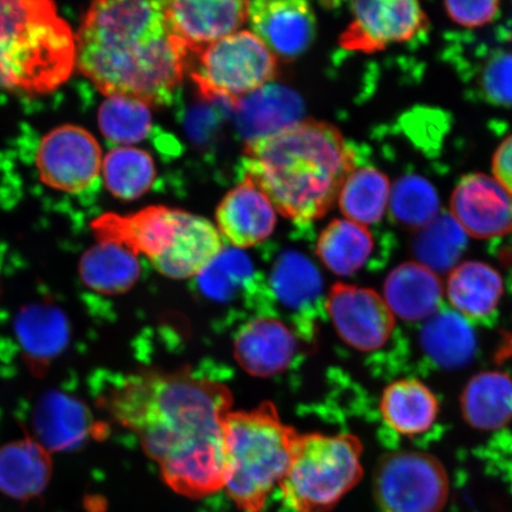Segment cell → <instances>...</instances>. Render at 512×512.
Segmentation results:
<instances>
[{"label": "cell", "mask_w": 512, "mask_h": 512, "mask_svg": "<svg viewBox=\"0 0 512 512\" xmlns=\"http://www.w3.org/2000/svg\"><path fill=\"white\" fill-rule=\"evenodd\" d=\"M99 405L139 440L179 495L203 498L224 489V420L233 394L189 369H146L114 383Z\"/></svg>", "instance_id": "cell-1"}, {"label": "cell", "mask_w": 512, "mask_h": 512, "mask_svg": "<svg viewBox=\"0 0 512 512\" xmlns=\"http://www.w3.org/2000/svg\"><path fill=\"white\" fill-rule=\"evenodd\" d=\"M75 38L76 67L107 98L169 105L187 72L189 51L169 29L165 2L93 3Z\"/></svg>", "instance_id": "cell-2"}, {"label": "cell", "mask_w": 512, "mask_h": 512, "mask_svg": "<svg viewBox=\"0 0 512 512\" xmlns=\"http://www.w3.org/2000/svg\"><path fill=\"white\" fill-rule=\"evenodd\" d=\"M357 166V152L343 134L310 119L247 143L241 174L281 215L306 224L328 213Z\"/></svg>", "instance_id": "cell-3"}, {"label": "cell", "mask_w": 512, "mask_h": 512, "mask_svg": "<svg viewBox=\"0 0 512 512\" xmlns=\"http://www.w3.org/2000/svg\"><path fill=\"white\" fill-rule=\"evenodd\" d=\"M76 67V38L47 0H0V88L55 91Z\"/></svg>", "instance_id": "cell-4"}, {"label": "cell", "mask_w": 512, "mask_h": 512, "mask_svg": "<svg viewBox=\"0 0 512 512\" xmlns=\"http://www.w3.org/2000/svg\"><path fill=\"white\" fill-rule=\"evenodd\" d=\"M299 433L281 420L272 402L232 411L224 420L226 489L243 512H260L290 466Z\"/></svg>", "instance_id": "cell-5"}, {"label": "cell", "mask_w": 512, "mask_h": 512, "mask_svg": "<svg viewBox=\"0 0 512 512\" xmlns=\"http://www.w3.org/2000/svg\"><path fill=\"white\" fill-rule=\"evenodd\" d=\"M363 446L352 434L298 435L290 466L279 484L296 512H326L360 483Z\"/></svg>", "instance_id": "cell-6"}, {"label": "cell", "mask_w": 512, "mask_h": 512, "mask_svg": "<svg viewBox=\"0 0 512 512\" xmlns=\"http://www.w3.org/2000/svg\"><path fill=\"white\" fill-rule=\"evenodd\" d=\"M202 98L228 111L278 75V57L251 31H239L188 56Z\"/></svg>", "instance_id": "cell-7"}, {"label": "cell", "mask_w": 512, "mask_h": 512, "mask_svg": "<svg viewBox=\"0 0 512 512\" xmlns=\"http://www.w3.org/2000/svg\"><path fill=\"white\" fill-rule=\"evenodd\" d=\"M450 494L447 472L425 452L386 454L374 475V496L382 512H441Z\"/></svg>", "instance_id": "cell-8"}, {"label": "cell", "mask_w": 512, "mask_h": 512, "mask_svg": "<svg viewBox=\"0 0 512 512\" xmlns=\"http://www.w3.org/2000/svg\"><path fill=\"white\" fill-rule=\"evenodd\" d=\"M36 165L49 188L78 194L98 181L102 169L101 147L93 134L75 125H62L44 136Z\"/></svg>", "instance_id": "cell-9"}, {"label": "cell", "mask_w": 512, "mask_h": 512, "mask_svg": "<svg viewBox=\"0 0 512 512\" xmlns=\"http://www.w3.org/2000/svg\"><path fill=\"white\" fill-rule=\"evenodd\" d=\"M326 310L338 336L357 351L381 349L395 328L386 300L371 288L337 283L330 288Z\"/></svg>", "instance_id": "cell-10"}, {"label": "cell", "mask_w": 512, "mask_h": 512, "mask_svg": "<svg viewBox=\"0 0 512 512\" xmlns=\"http://www.w3.org/2000/svg\"><path fill=\"white\" fill-rule=\"evenodd\" d=\"M352 21L341 36L345 49L375 53L412 40L427 27V16L413 0H367L350 4Z\"/></svg>", "instance_id": "cell-11"}, {"label": "cell", "mask_w": 512, "mask_h": 512, "mask_svg": "<svg viewBox=\"0 0 512 512\" xmlns=\"http://www.w3.org/2000/svg\"><path fill=\"white\" fill-rule=\"evenodd\" d=\"M451 207L454 219L473 238H499L512 230V195L494 177H464L453 192Z\"/></svg>", "instance_id": "cell-12"}, {"label": "cell", "mask_w": 512, "mask_h": 512, "mask_svg": "<svg viewBox=\"0 0 512 512\" xmlns=\"http://www.w3.org/2000/svg\"><path fill=\"white\" fill-rule=\"evenodd\" d=\"M248 18L254 34L281 59L302 55L316 35L315 12L303 0L249 2Z\"/></svg>", "instance_id": "cell-13"}, {"label": "cell", "mask_w": 512, "mask_h": 512, "mask_svg": "<svg viewBox=\"0 0 512 512\" xmlns=\"http://www.w3.org/2000/svg\"><path fill=\"white\" fill-rule=\"evenodd\" d=\"M249 2H165L169 29L187 47L189 54L235 34L248 19Z\"/></svg>", "instance_id": "cell-14"}, {"label": "cell", "mask_w": 512, "mask_h": 512, "mask_svg": "<svg viewBox=\"0 0 512 512\" xmlns=\"http://www.w3.org/2000/svg\"><path fill=\"white\" fill-rule=\"evenodd\" d=\"M178 209L164 206L145 208L131 215L106 214L92 224L98 241L123 243L136 254L155 262L168 252L175 239Z\"/></svg>", "instance_id": "cell-15"}, {"label": "cell", "mask_w": 512, "mask_h": 512, "mask_svg": "<svg viewBox=\"0 0 512 512\" xmlns=\"http://www.w3.org/2000/svg\"><path fill=\"white\" fill-rule=\"evenodd\" d=\"M273 203L249 178L224 196L216 211L219 232L230 245H259L273 233L277 215Z\"/></svg>", "instance_id": "cell-16"}, {"label": "cell", "mask_w": 512, "mask_h": 512, "mask_svg": "<svg viewBox=\"0 0 512 512\" xmlns=\"http://www.w3.org/2000/svg\"><path fill=\"white\" fill-rule=\"evenodd\" d=\"M223 248L222 235L213 223L178 210L175 239L168 252L152 265L165 277L195 278L206 270Z\"/></svg>", "instance_id": "cell-17"}, {"label": "cell", "mask_w": 512, "mask_h": 512, "mask_svg": "<svg viewBox=\"0 0 512 512\" xmlns=\"http://www.w3.org/2000/svg\"><path fill=\"white\" fill-rule=\"evenodd\" d=\"M235 358L248 374L270 377L283 373L296 357L293 332L275 318H259L246 324L235 339Z\"/></svg>", "instance_id": "cell-18"}, {"label": "cell", "mask_w": 512, "mask_h": 512, "mask_svg": "<svg viewBox=\"0 0 512 512\" xmlns=\"http://www.w3.org/2000/svg\"><path fill=\"white\" fill-rule=\"evenodd\" d=\"M234 113L240 136L249 143L300 123L304 102L290 88L266 85L240 99Z\"/></svg>", "instance_id": "cell-19"}, {"label": "cell", "mask_w": 512, "mask_h": 512, "mask_svg": "<svg viewBox=\"0 0 512 512\" xmlns=\"http://www.w3.org/2000/svg\"><path fill=\"white\" fill-rule=\"evenodd\" d=\"M444 286L438 274L419 262H406L388 275L384 300L394 316L406 322H420L438 312Z\"/></svg>", "instance_id": "cell-20"}, {"label": "cell", "mask_w": 512, "mask_h": 512, "mask_svg": "<svg viewBox=\"0 0 512 512\" xmlns=\"http://www.w3.org/2000/svg\"><path fill=\"white\" fill-rule=\"evenodd\" d=\"M53 464L47 448L32 440H21L0 448V492L16 499L43 494L50 482Z\"/></svg>", "instance_id": "cell-21"}, {"label": "cell", "mask_w": 512, "mask_h": 512, "mask_svg": "<svg viewBox=\"0 0 512 512\" xmlns=\"http://www.w3.org/2000/svg\"><path fill=\"white\" fill-rule=\"evenodd\" d=\"M80 277L87 287L104 296L130 291L142 273L138 254L123 243L98 241L82 255Z\"/></svg>", "instance_id": "cell-22"}, {"label": "cell", "mask_w": 512, "mask_h": 512, "mask_svg": "<svg viewBox=\"0 0 512 512\" xmlns=\"http://www.w3.org/2000/svg\"><path fill=\"white\" fill-rule=\"evenodd\" d=\"M382 418L395 432L416 437L430 430L439 416L437 396L418 380H400L384 389Z\"/></svg>", "instance_id": "cell-23"}, {"label": "cell", "mask_w": 512, "mask_h": 512, "mask_svg": "<svg viewBox=\"0 0 512 512\" xmlns=\"http://www.w3.org/2000/svg\"><path fill=\"white\" fill-rule=\"evenodd\" d=\"M422 350L435 366L445 370L463 369L477 351L475 330L456 311H438L427 319L420 334Z\"/></svg>", "instance_id": "cell-24"}, {"label": "cell", "mask_w": 512, "mask_h": 512, "mask_svg": "<svg viewBox=\"0 0 512 512\" xmlns=\"http://www.w3.org/2000/svg\"><path fill=\"white\" fill-rule=\"evenodd\" d=\"M460 406L466 424L496 431L512 421V379L502 371H483L467 382Z\"/></svg>", "instance_id": "cell-25"}, {"label": "cell", "mask_w": 512, "mask_h": 512, "mask_svg": "<svg viewBox=\"0 0 512 512\" xmlns=\"http://www.w3.org/2000/svg\"><path fill=\"white\" fill-rule=\"evenodd\" d=\"M446 292L463 317L484 318L497 309L504 292L501 274L484 262L466 261L450 273Z\"/></svg>", "instance_id": "cell-26"}, {"label": "cell", "mask_w": 512, "mask_h": 512, "mask_svg": "<svg viewBox=\"0 0 512 512\" xmlns=\"http://www.w3.org/2000/svg\"><path fill=\"white\" fill-rule=\"evenodd\" d=\"M374 248V236L366 226L334 220L320 234L316 252L328 270L349 277L368 264Z\"/></svg>", "instance_id": "cell-27"}, {"label": "cell", "mask_w": 512, "mask_h": 512, "mask_svg": "<svg viewBox=\"0 0 512 512\" xmlns=\"http://www.w3.org/2000/svg\"><path fill=\"white\" fill-rule=\"evenodd\" d=\"M469 235L452 214L441 213L418 230L413 240L416 262L435 274L452 272L467 247Z\"/></svg>", "instance_id": "cell-28"}, {"label": "cell", "mask_w": 512, "mask_h": 512, "mask_svg": "<svg viewBox=\"0 0 512 512\" xmlns=\"http://www.w3.org/2000/svg\"><path fill=\"white\" fill-rule=\"evenodd\" d=\"M390 184L381 171L363 166L351 172L338 195L339 208L349 221L369 226L379 222L386 213Z\"/></svg>", "instance_id": "cell-29"}, {"label": "cell", "mask_w": 512, "mask_h": 512, "mask_svg": "<svg viewBox=\"0 0 512 512\" xmlns=\"http://www.w3.org/2000/svg\"><path fill=\"white\" fill-rule=\"evenodd\" d=\"M102 172L107 190L123 201L137 200L145 195L157 175L149 152L127 146L107 153Z\"/></svg>", "instance_id": "cell-30"}, {"label": "cell", "mask_w": 512, "mask_h": 512, "mask_svg": "<svg viewBox=\"0 0 512 512\" xmlns=\"http://www.w3.org/2000/svg\"><path fill=\"white\" fill-rule=\"evenodd\" d=\"M88 420L78 402L55 395L44 399L38 409L36 430L46 448L67 450L85 439Z\"/></svg>", "instance_id": "cell-31"}, {"label": "cell", "mask_w": 512, "mask_h": 512, "mask_svg": "<svg viewBox=\"0 0 512 512\" xmlns=\"http://www.w3.org/2000/svg\"><path fill=\"white\" fill-rule=\"evenodd\" d=\"M389 209L401 226L419 230L440 214L438 191L427 179L407 175L390 191Z\"/></svg>", "instance_id": "cell-32"}, {"label": "cell", "mask_w": 512, "mask_h": 512, "mask_svg": "<svg viewBox=\"0 0 512 512\" xmlns=\"http://www.w3.org/2000/svg\"><path fill=\"white\" fill-rule=\"evenodd\" d=\"M104 136L117 144H136L150 136L152 113L150 106L124 96H108L98 115Z\"/></svg>", "instance_id": "cell-33"}, {"label": "cell", "mask_w": 512, "mask_h": 512, "mask_svg": "<svg viewBox=\"0 0 512 512\" xmlns=\"http://www.w3.org/2000/svg\"><path fill=\"white\" fill-rule=\"evenodd\" d=\"M273 281L275 290L293 303L312 297L320 287L316 267L297 252H286L280 256L274 267Z\"/></svg>", "instance_id": "cell-34"}, {"label": "cell", "mask_w": 512, "mask_h": 512, "mask_svg": "<svg viewBox=\"0 0 512 512\" xmlns=\"http://www.w3.org/2000/svg\"><path fill=\"white\" fill-rule=\"evenodd\" d=\"M252 273V262L245 253L236 248H223L197 278L208 293L228 294Z\"/></svg>", "instance_id": "cell-35"}, {"label": "cell", "mask_w": 512, "mask_h": 512, "mask_svg": "<svg viewBox=\"0 0 512 512\" xmlns=\"http://www.w3.org/2000/svg\"><path fill=\"white\" fill-rule=\"evenodd\" d=\"M64 323L55 312L34 311L23 320V339L25 347L32 356L48 357L54 355L64 341Z\"/></svg>", "instance_id": "cell-36"}, {"label": "cell", "mask_w": 512, "mask_h": 512, "mask_svg": "<svg viewBox=\"0 0 512 512\" xmlns=\"http://www.w3.org/2000/svg\"><path fill=\"white\" fill-rule=\"evenodd\" d=\"M480 91L490 104L512 107V51L497 49L480 69Z\"/></svg>", "instance_id": "cell-37"}, {"label": "cell", "mask_w": 512, "mask_h": 512, "mask_svg": "<svg viewBox=\"0 0 512 512\" xmlns=\"http://www.w3.org/2000/svg\"><path fill=\"white\" fill-rule=\"evenodd\" d=\"M447 15L465 28H478L488 24L496 17L498 2H446Z\"/></svg>", "instance_id": "cell-38"}, {"label": "cell", "mask_w": 512, "mask_h": 512, "mask_svg": "<svg viewBox=\"0 0 512 512\" xmlns=\"http://www.w3.org/2000/svg\"><path fill=\"white\" fill-rule=\"evenodd\" d=\"M494 174L497 181L512 195V136L505 139L495 153Z\"/></svg>", "instance_id": "cell-39"}, {"label": "cell", "mask_w": 512, "mask_h": 512, "mask_svg": "<svg viewBox=\"0 0 512 512\" xmlns=\"http://www.w3.org/2000/svg\"><path fill=\"white\" fill-rule=\"evenodd\" d=\"M496 361L505 362L512 358V334L504 336L501 345L496 352Z\"/></svg>", "instance_id": "cell-40"}]
</instances>
